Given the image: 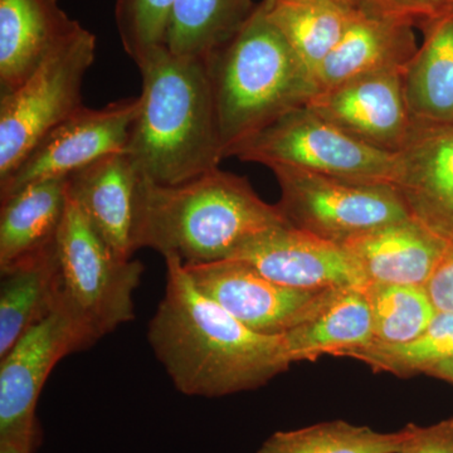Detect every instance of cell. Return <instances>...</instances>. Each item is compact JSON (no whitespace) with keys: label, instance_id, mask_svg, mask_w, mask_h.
<instances>
[{"label":"cell","instance_id":"1f68e13d","mask_svg":"<svg viewBox=\"0 0 453 453\" xmlns=\"http://www.w3.org/2000/svg\"><path fill=\"white\" fill-rule=\"evenodd\" d=\"M37 449L25 441H0V453H35Z\"/></svg>","mask_w":453,"mask_h":453},{"label":"cell","instance_id":"d6986e66","mask_svg":"<svg viewBox=\"0 0 453 453\" xmlns=\"http://www.w3.org/2000/svg\"><path fill=\"white\" fill-rule=\"evenodd\" d=\"M0 201V270H4L55 246L68 204V179L37 181Z\"/></svg>","mask_w":453,"mask_h":453},{"label":"cell","instance_id":"7a4b0ae2","mask_svg":"<svg viewBox=\"0 0 453 453\" xmlns=\"http://www.w3.org/2000/svg\"><path fill=\"white\" fill-rule=\"evenodd\" d=\"M138 67L142 88L127 154L140 173L177 186L219 168L226 157L204 59L163 47Z\"/></svg>","mask_w":453,"mask_h":453},{"label":"cell","instance_id":"603a6c76","mask_svg":"<svg viewBox=\"0 0 453 453\" xmlns=\"http://www.w3.org/2000/svg\"><path fill=\"white\" fill-rule=\"evenodd\" d=\"M259 4L314 80L316 71L357 14L356 8L335 0H279Z\"/></svg>","mask_w":453,"mask_h":453},{"label":"cell","instance_id":"277c9868","mask_svg":"<svg viewBox=\"0 0 453 453\" xmlns=\"http://www.w3.org/2000/svg\"><path fill=\"white\" fill-rule=\"evenodd\" d=\"M225 157L318 92L309 73L261 4L246 25L204 58Z\"/></svg>","mask_w":453,"mask_h":453},{"label":"cell","instance_id":"4dcf8cb0","mask_svg":"<svg viewBox=\"0 0 453 453\" xmlns=\"http://www.w3.org/2000/svg\"><path fill=\"white\" fill-rule=\"evenodd\" d=\"M425 288L438 312L453 314V242Z\"/></svg>","mask_w":453,"mask_h":453},{"label":"cell","instance_id":"d6a6232c","mask_svg":"<svg viewBox=\"0 0 453 453\" xmlns=\"http://www.w3.org/2000/svg\"><path fill=\"white\" fill-rule=\"evenodd\" d=\"M425 374L429 375V377L437 378V380L453 383V357L452 359L445 360V362L438 363V365L432 366Z\"/></svg>","mask_w":453,"mask_h":453},{"label":"cell","instance_id":"836d02e7","mask_svg":"<svg viewBox=\"0 0 453 453\" xmlns=\"http://www.w3.org/2000/svg\"><path fill=\"white\" fill-rule=\"evenodd\" d=\"M275 2H279V0H262V3H265V4H271V3ZM335 2L344 3V4H348L350 5V7H353V0H335Z\"/></svg>","mask_w":453,"mask_h":453},{"label":"cell","instance_id":"7402d4cb","mask_svg":"<svg viewBox=\"0 0 453 453\" xmlns=\"http://www.w3.org/2000/svg\"><path fill=\"white\" fill-rule=\"evenodd\" d=\"M0 357L56 309L59 300L56 244L0 270Z\"/></svg>","mask_w":453,"mask_h":453},{"label":"cell","instance_id":"484cf974","mask_svg":"<svg viewBox=\"0 0 453 453\" xmlns=\"http://www.w3.org/2000/svg\"><path fill=\"white\" fill-rule=\"evenodd\" d=\"M365 292L372 312V345L407 344L427 329L438 312L425 286L368 283Z\"/></svg>","mask_w":453,"mask_h":453},{"label":"cell","instance_id":"4316f807","mask_svg":"<svg viewBox=\"0 0 453 453\" xmlns=\"http://www.w3.org/2000/svg\"><path fill=\"white\" fill-rule=\"evenodd\" d=\"M344 357L395 377L425 374L432 366L453 357V314L437 312L427 329L407 344L371 345L349 351Z\"/></svg>","mask_w":453,"mask_h":453},{"label":"cell","instance_id":"5b68a950","mask_svg":"<svg viewBox=\"0 0 453 453\" xmlns=\"http://www.w3.org/2000/svg\"><path fill=\"white\" fill-rule=\"evenodd\" d=\"M59 303L95 342L135 319L144 266L119 255L68 196L56 241Z\"/></svg>","mask_w":453,"mask_h":453},{"label":"cell","instance_id":"ba28073f","mask_svg":"<svg viewBox=\"0 0 453 453\" xmlns=\"http://www.w3.org/2000/svg\"><path fill=\"white\" fill-rule=\"evenodd\" d=\"M280 208L295 228L339 246L378 226L410 219L390 184H368L295 168L271 169Z\"/></svg>","mask_w":453,"mask_h":453},{"label":"cell","instance_id":"e0dca14e","mask_svg":"<svg viewBox=\"0 0 453 453\" xmlns=\"http://www.w3.org/2000/svg\"><path fill=\"white\" fill-rule=\"evenodd\" d=\"M81 28L59 0H0V92L25 82Z\"/></svg>","mask_w":453,"mask_h":453},{"label":"cell","instance_id":"4fadbf2b","mask_svg":"<svg viewBox=\"0 0 453 453\" xmlns=\"http://www.w3.org/2000/svg\"><path fill=\"white\" fill-rule=\"evenodd\" d=\"M403 74H375L342 83L319 91L306 106L357 142L395 154L414 127Z\"/></svg>","mask_w":453,"mask_h":453},{"label":"cell","instance_id":"cb8c5ba5","mask_svg":"<svg viewBox=\"0 0 453 453\" xmlns=\"http://www.w3.org/2000/svg\"><path fill=\"white\" fill-rule=\"evenodd\" d=\"M256 8L252 0H177L165 49L173 55L204 59L231 40Z\"/></svg>","mask_w":453,"mask_h":453},{"label":"cell","instance_id":"d4e9b609","mask_svg":"<svg viewBox=\"0 0 453 453\" xmlns=\"http://www.w3.org/2000/svg\"><path fill=\"white\" fill-rule=\"evenodd\" d=\"M408 428L380 432L336 419L271 434L256 453H399Z\"/></svg>","mask_w":453,"mask_h":453},{"label":"cell","instance_id":"ac0fdd59","mask_svg":"<svg viewBox=\"0 0 453 453\" xmlns=\"http://www.w3.org/2000/svg\"><path fill=\"white\" fill-rule=\"evenodd\" d=\"M417 50L413 26L357 12L338 46L316 71L318 92L362 77L404 73Z\"/></svg>","mask_w":453,"mask_h":453},{"label":"cell","instance_id":"f546056e","mask_svg":"<svg viewBox=\"0 0 453 453\" xmlns=\"http://www.w3.org/2000/svg\"><path fill=\"white\" fill-rule=\"evenodd\" d=\"M407 428L399 453H453V417L426 427L410 423Z\"/></svg>","mask_w":453,"mask_h":453},{"label":"cell","instance_id":"9a60e30c","mask_svg":"<svg viewBox=\"0 0 453 453\" xmlns=\"http://www.w3.org/2000/svg\"><path fill=\"white\" fill-rule=\"evenodd\" d=\"M68 196L97 234L125 258L138 251L140 202L145 177L129 155H107L73 173Z\"/></svg>","mask_w":453,"mask_h":453},{"label":"cell","instance_id":"83f0119b","mask_svg":"<svg viewBox=\"0 0 453 453\" xmlns=\"http://www.w3.org/2000/svg\"><path fill=\"white\" fill-rule=\"evenodd\" d=\"M177 0H116L115 22L125 52L138 65L165 47L166 32Z\"/></svg>","mask_w":453,"mask_h":453},{"label":"cell","instance_id":"6da1fadb","mask_svg":"<svg viewBox=\"0 0 453 453\" xmlns=\"http://www.w3.org/2000/svg\"><path fill=\"white\" fill-rule=\"evenodd\" d=\"M165 265L148 340L179 392L219 398L261 388L290 369L283 335L252 332L203 294L177 258Z\"/></svg>","mask_w":453,"mask_h":453},{"label":"cell","instance_id":"44dd1931","mask_svg":"<svg viewBox=\"0 0 453 453\" xmlns=\"http://www.w3.org/2000/svg\"><path fill=\"white\" fill-rule=\"evenodd\" d=\"M283 342L292 365L371 347L374 335L365 288L340 290L318 315L283 334Z\"/></svg>","mask_w":453,"mask_h":453},{"label":"cell","instance_id":"2e32d148","mask_svg":"<svg viewBox=\"0 0 453 453\" xmlns=\"http://www.w3.org/2000/svg\"><path fill=\"white\" fill-rule=\"evenodd\" d=\"M449 246V241L410 217L378 226L342 247L366 283L426 286Z\"/></svg>","mask_w":453,"mask_h":453},{"label":"cell","instance_id":"8fae6325","mask_svg":"<svg viewBox=\"0 0 453 453\" xmlns=\"http://www.w3.org/2000/svg\"><path fill=\"white\" fill-rule=\"evenodd\" d=\"M138 109L139 96L113 101L103 109L81 107L0 180V199L37 181L70 177L107 155L125 153Z\"/></svg>","mask_w":453,"mask_h":453},{"label":"cell","instance_id":"5bb4252c","mask_svg":"<svg viewBox=\"0 0 453 453\" xmlns=\"http://www.w3.org/2000/svg\"><path fill=\"white\" fill-rule=\"evenodd\" d=\"M390 186L411 219L453 242V124L414 122L395 153Z\"/></svg>","mask_w":453,"mask_h":453},{"label":"cell","instance_id":"f1b7e54d","mask_svg":"<svg viewBox=\"0 0 453 453\" xmlns=\"http://www.w3.org/2000/svg\"><path fill=\"white\" fill-rule=\"evenodd\" d=\"M353 7L365 16L422 27L451 12L453 0H353Z\"/></svg>","mask_w":453,"mask_h":453},{"label":"cell","instance_id":"ffe728a7","mask_svg":"<svg viewBox=\"0 0 453 453\" xmlns=\"http://www.w3.org/2000/svg\"><path fill=\"white\" fill-rule=\"evenodd\" d=\"M423 42L404 71L408 107L417 124H453V9L422 27Z\"/></svg>","mask_w":453,"mask_h":453},{"label":"cell","instance_id":"7c38bea8","mask_svg":"<svg viewBox=\"0 0 453 453\" xmlns=\"http://www.w3.org/2000/svg\"><path fill=\"white\" fill-rule=\"evenodd\" d=\"M231 258L247 262L273 281L303 290L365 288L368 285L344 247L291 225L256 235Z\"/></svg>","mask_w":453,"mask_h":453},{"label":"cell","instance_id":"30bf717a","mask_svg":"<svg viewBox=\"0 0 453 453\" xmlns=\"http://www.w3.org/2000/svg\"><path fill=\"white\" fill-rule=\"evenodd\" d=\"M196 288L252 332L279 336L306 323L340 290H303L267 279L237 258L184 266Z\"/></svg>","mask_w":453,"mask_h":453},{"label":"cell","instance_id":"8992f818","mask_svg":"<svg viewBox=\"0 0 453 453\" xmlns=\"http://www.w3.org/2000/svg\"><path fill=\"white\" fill-rule=\"evenodd\" d=\"M97 40L82 27L25 82L0 97V180L7 178L50 131L82 105L83 79L96 58Z\"/></svg>","mask_w":453,"mask_h":453},{"label":"cell","instance_id":"3957f363","mask_svg":"<svg viewBox=\"0 0 453 453\" xmlns=\"http://www.w3.org/2000/svg\"><path fill=\"white\" fill-rule=\"evenodd\" d=\"M285 225L277 204L234 173L217 168L177 186L145 178L136 246L195 266L231 258L256 235Z\"/></svg>","mask_w":453,"mask_h":453},{"label":"cell","instance_id":"52a82bcc","mask_svg":"<svg viewBox=\"0 0 453 453\" xmlns=\"http://www.w3.org/2000/svg\"><path fill=\"white\" fill-rule=\"evenodd\" d=\"M232 157L270 169L285 166L357 183L390 184L395 154L357 142L303 106L235 146Z\"/></svg>","mask_w":453,"mask_h":453},{"label":"cell","instance_id":"9c48e42d","mask_svg":"<svg viewBox=\"0 0 453 453\" xmlns=\"http://www.w3.org/2000/svg\"><path fill=\"white\" fill-rule=\"evenodd\" d=\"M94 339L71 312L57 303L0 357V441H25L40 447L37 403L59 360L94 345Z\"/></svg>","mask_w":453,"mask_h":453}]
</instances>
